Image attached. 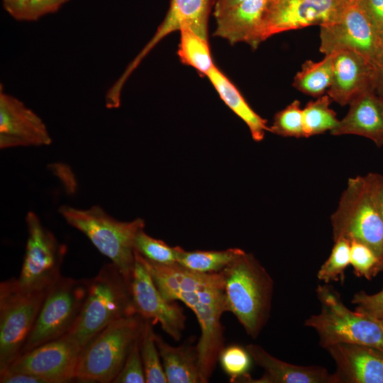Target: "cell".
I'll list each match as a JSON object with an SVG mask.
<instances>
[{"label":"cell","instance_id":"ac0fdd59","mask_svg":"<svg viewBox=\"0 0 383 383\" xmlns=\"http://www.w3.org/2000/svg\"><path fill=\"white\" fill-rule=\"evenodd\" d=\"M252 360L265 372L253 379L248 374L236 382L248 383H339L335 373H330L319 366H300L279 360L267 353L260 345L249 344L245 346Z\"/></svg>","mask_w":383,"mask_h":383},{"label":"cell","instance_id":"ab89813d","mask_svg":"<svg viewBox=\"0 0 383 383\" xmlns=\"http://www.w3.org/2000/svg\"><path fill=\"white\" fill-rule=\"evenodd\" d=\"M30 0H3L6 11L13 18L21 21L23 14Z\"/></svg>","mask_w":383,"mask_h":383},{"label":"cell","instance_id":"60d3db41","mask_svg":"<svg viewBox=\"0 0 383 383\" xmlns=\"http://www.w3.org/2000/svg\"><path fill=\"white\" fill-rule=\"evenodd\" d=\"M244 0H218L215 9V16L233 8Z\"/></svg>","mask_w":383,"mask_h":383},{"label":"cell","instance_id":"4316f807","mask_svg":"<svg viewBox=\"0 0 383 383\" xmlns=\"http://www.w3.org/2000/svg\"><path fill=\"white\" fill-rule=\"evenodd\" d=\"M140 335V354L147 383L167 382L160 355L155 341L154 325L150 320L144 319Z\"/></svg>","mask_w":383,"mask_h":383},{"label":"cell","instance_id":"484cf974","mask_svg":"<svg viewBox=\"0 0 383 383\" xmlns=\"http://www.w3.org/2000/svg\"><path fill=\"white\" fill-rule=\"evenodd\" d=\"M332 99L328 94L309 101L302 109L303 125L305 138L330 132L338 122L335 112L330 108Z\"/></svg>","mask_w":383,"mask_h":383},{"label":"cell","instance_id":"44dd1931","mask_svg":"<svg viewBox=\"0 0 383 383\" xmlns=\"http://www.w3.org/2000/svg\"><path fill=\"white\" fill-rule=\"evenodd\" d=\"M155 341L168 383H201L198 350L192 340L172 346L155 334Z\"/></svg>","mask_w":383,"mask_h":383},{"label":"cell","instance_id":"b9f144b4","mask_svg":"<svg viewBox=\"0 0 383 383\" xmlns=\"http://www.w3.org/2000/svg\"><path fill=\"white\" fill-rule=\"evenodd\" d=\"M381 271H383V250L382 252V254L379 258L378 264L375 269V274L376 275Z\"/></svg>","mask_w":383,"mask_h":383},{"label":"cell","instance_id":"ffe728a7","mask_svg":"<svg viewBox=\"0 0 383 383\" xmlns=\"http://www.w3.org/2000/svg\"><path fill=\"white\" fill-rule=\"evenodd\" d=\"M345 116L331 131L333 135H357L383 146V101L373 91H365L350 103Z\"/></svg>","mask_w":383,"mask_h":383},{"label":"cell","instance_id":"52a82bcc","mask_svg":"<svg viewBox=\"0 0 383 383\" xmlns=\"http://www.w3.org/2000/svg\"><path fill=\"white\" fill-rule=\"evenodd\" d=\"M331 220L333 241L339 238L358 241L379 258L383 250V221L365 176L348 179Z\"/></svg>","mask_w":383,"mask_h":383},{"label":"cell","instance_id":"4fadbf2b","mask_svg":"<svg viewBox=\"0 0 383 383\" xmlns=\"http://www.w3.org/2000/svg\"><path fill=\"white\" fill-rule=\"evenodd\" d=\"M320 38V51L325 55L353 50L374 64L381 50L375 29L357 1L348 4L334 22L321 26Z\"/></svg>","mask_w":383,"mask_h":383},{"label":"cell","instance_id":"9c48e42d","mask_svg":"<svg viewBox=\"0 0 383 383\" xmlns=\"http://www.w3.org/2000/svg\"><path fill=\"white\" fill-rule=\"evenodd\" d=\"M88 282L61 276L50 287L21 354L69 332L85 300Z\"/></svg>","mask_w":383,"mask_h":383},{"label":"cell","instance_id":"ee69618b","mask_svg":"<svg viewBox=\"0 0 383 383\" xmlns=\"http://www.w3.org/2000/svg\"><path fill=\"white\" fill-rule=\"evenodd\" d=\"M353 1H356L357 0H353Z\"/></svg>","mask_w":383,"mask_h":383},{"label":"cell","instance_id":"7a4b0ae2","mask_svg":"<svg viewBox=\"0 0 383 383\" xmlns=\"http://www.w3.org/2000/svg\"><path fill=\"white\" fill-rule=\"evenodd\" d=\"M223 272L226 311L236 317L248 335L257 338L269 318L272 279L255 257L245 251Z\"/></svg>","mask_w":383,"mask_h":383},{"label":"cell","instance_id":"1f68e13d","mask_svg":"<svg viewBox=\"0 0 383 383\" xmlns=\"http://www.w3.org/2000/svg\"><path fill=\"white\" fill-rule=\"evenodd\" d=\"M379 257L367 245L358 241L350 242V264L358 277L367 279L376 276Z\"/></svg>","mask_w":383,"mask_h":383},{"label":"cell","instance_id":"7bdbcfd3","mask_svg":"<svg viewBox=\"0 0 383 383\" xmlns=\"http://www.w3.org/2000/svg\"><path fill=\"white\" fill-rule=\"evenodd\" d=\"M379 320L380 321V322H381V323H382V325L383 326V318H381V319H379Z\"/></svg>","mask_w":383,"mask_h":383},{"label":"cell","instance_id":"5bb4252c","mask_svg":"<svg viewBox=\"0 0 383 383\" xmlns=\"http://www.w3.org/2000/svg\"><path fill=\"white\" fill-rule=\"evenodd\" d=\"M130 286L135 313L153 324L160 323L167 334L179 340L186 326L183 309L176 301L163 297L148 270L136 257Z\"/></svg>","mask_w":383,"mask_h":383},{"label":"cell","instance_id":"836d02e7","mask_svg":"<svg viewBox=\"0 0 383 383\" xmlns=\"http://www.w3.org/2000/svg\"><path fill=\"white\" fill-rule=\"evenodd\" d=\"M351 302L355 305L356 311L374 318H383V287L373 294L360 291L353 296Z\"/></svg>","mask_w":383,"mask_h":383},{"label":"cell","instance_id":"6da1fadb","mask_svg":"<svg viewBox=\"0 0 383 383\" xmlns=\"http://www.w3.org/2000/svg\"><path fill=\"white\" fill-rule=\"evenodd\" d=\"M135 257L148 270L157 288L169 301H180L194 313L201 335L196 347L201 383L209 382L225 347L221 317L226 311L223 272L203 273L182 265H162L143 257Z\"/></svg>","mask_w":383,"mask_h":383},{"label":"cell","instance_id":"e0dca14e","mask_svg":"<svg viewBox=\"0 0 383 383\" xmlns=\"http://www.w3.org/2000/svg\"><path fill=\"white\" fill-rule=\"evenodd\" d=\"M339 383H383V351L366 345L337 343L326 348Z\"/></svg>","mask_w":383,"mask_h":383},{"label":"cell","instance_id":"3957f363","mask_svg":"<svg viewBox=\"0 0 383 383\" xmlns=\"http://www.w3.org/2000/svg\"><path fill=\"white\" fill-rule=\"evenodd\" d=\"M133 314L130 282L114 264H106L89 279L85 300L67 333L82 348L112 322Z\"/></svg>","mask_w":383,"mask_h":383},{"label":"cell","instance_id":"7402d4cb","mask_svg":"<svg viewBox=\"0 0 383 383\" xmlns=\"http://www.w3.org/2000/svg\"><path fill=\"white\" fill-rule=\"evenodd\" d=\"M206 77L222 101L248 126L252 139L261 141L269 131L267 120L259 116L245 101L234 84L214 65Z\"/></svg>","mask_w":383,"mask_h":383},{"label":"cell","instance_id":"d6986e66","mask_svg":"<svg viewBox=\"0 0 383 383\" xmlns=\"http://www.w3.org/2000/svg\"><path fill=\"white\" fill-rule=\"evenodd\" d=\"M268 0H244L216 16L214 35L231 43L244 42L256 48Z\"/></svg>","mask_w":383,"mask_h":383},{"label":"cell","instance_id":"30bf717a","mask_svg":"<svg viewBox=\"0 0 383 383\" xmlns=\"http://www.w3.org/2000/svg\"><path fill=\"white\" fill-rule=\"evenodd\" d=\"M26 223L28 238L17 282L28 289L49 288L61 277L67 246L57 240L34 212L26 214Z\"/></svg>","mask_w":383,"mask_h":383},{"label":"cell","instance_id":"f35d334b","mask_svg":"<svg viewBox=\"0 0 383 383\" xmlns=\"http://www.w3.org/2000/svg\"><path fill=\"white\" fill-rule=\"evenodd\" d=\"M374 79L373 91L378 96L383 99V45L374 62Z\"/></svg>","mask_w":383,"mask_h":383},{"label":"cell","instance_id":"cb8c5ba5","mask_svg":"<svg viewBox=\"0 0 383 383\" xmlns=\"http://www.w3.org/2000/svg\"><path fill=\"white\" fill-rule=\"evenodd\" d=\"M243 251L236 248L223 250L187 251L179 246L177 263L195 272H217L222 271Z\"/></svg>","mask_w":383,"mask_h":383},{"label":"cell","instance_id":"9a60e30c","mask_svg":"<svg viewBox=\"0 0 383 383\" xmlns=\"http://www.w3.org/2000/svg\"><path fill=\"white\" fill-rule=\"evenodd\" d=\"M52 138L42 118L16 97L0 91V148L49 145Z\"/></svg>","mask_w":383,"mask_h":383},{"label":"cell","instance_id":"5b68a950","mask_svg":"<svg viewBox=\"0 0 383 383\" xmlns=\"http://www.w3.org/2000/svg\"><path fill=\"white\" fill-rule=\"evenodd\" d=\"M144 321L137 313L125 316L112 322L93 337L82 348L75 380L113 382L140 338Z\"/></svg>","mask_w":383,"mask_h":383},{"label":"cell","instance_id":"277c9868","mask_svg":"<svg viewBox=\"0 0 383 383\" xmlns=\"http://www.w3.org/2000/svg\"><path fill=\"white\" fill-rule=\"evenodd\" d=\"M58 211L69 225L84 233L131 281L135 262L134 241L138 232L145 228L143 219L121 221L99 206L80 209L62 205Z\"/></svg>","mask_w":383,"mask_h":383},{"label":"cell","instance_id":"e575fe53","mask_svg":"<svg viewBox=\"0 0 383 383\" xmlns=\"http://www.w3.org/2000/svg\"><path fill=\"white\" fill-rule=\"evenodd\" d=\"M69 0H30L21 21H37L45 15L57 11Z\"/></svg>","mask_w":383,"mask_h":383},{"label":"cell","instance_id":"2e32d148","mask_svg":"<svg viewBox=\"0 0 383 383\" xmlns=\"http://www.w3.org/2000/svg\"><path fill=\"white\" fill-rule=\"evenodd\" d=\"M333 55V79L327 91L332 101L345 106L361 94L373 91L374 66L371 60L353 50Z\"/></svg>","mask_w":383,"mask_h":383},{"label":"cell","instance_id":"603a6c76","mask_svg":"<svg viewBox=\"0 0 383 383\" xmlns=\"http://www.w3.org/2000/svg\"><path fill=\"white\" fill-rule=\"evenodd\" d=\"M333 73V54L318 62L306 60L295 75L293 86L305 94L319 97L331 85Z\"/></svg>","mask_w":383,"mask_h":383},{"label":"cell","instance_id":"d590c367","mask_svg":"<svg viewBox=\"0 0 383 383\" xmlns=\"http://www.w3.org/2000/svg\"><path fill=\"white\" fill-rule=\"evenodd\" d=\"M372 22L378 38L383 45V0H357Z\"/></svg>","mask_w":383,"mask_h":383},{"label":"cell","instance_id":"d6a6232c","mask_svg":"<svg viewBox=\"0 0 383 383\" xmlns=\"http://www.w3.org/2000/svg\"><path fill=\"white\" fill-rule=\"evenodd\" d=\"M113 382H146L145 374L140 354V336L133 345L121 370L113 379Z\"/></svg>","mask_w":383,"mask_h":383},{"label":"cell","instance_id":"4dcf8cb0","mask_svg":"<svg viewBox=\"0 0 383 383\" xmlns=\"http://www.w3.org/2000/svg\"><path fill=\"white\" fill-rule=\"evenodd\" d=\"M252 357L246 348L239 345H230L221 351L218 362L223 372L230 377L231 382H236L248 374Z\"/></svg>","mask_w":383,"mask_h":383},{"label":"cell","instance_id":"8d00e7d4","mask_svg":"<svg viewBox=\"0 0 383 383\" xmlns=\"http://www.w3.org/2000/svg\"><path fill=\"white\" fill-rule=\"evenodd\" d=\"M370 193L383 221V174L370 172L365 175Z\"/></svg>","mask_w":383,"mask_h":383},{"label":"cell","instance_id":"8992f818","mask_svg":"<svg viewBox=\"0 0 383 383\" xmlns=\"http://www.w3.org/2000/svg\"><path fill=\"white\" fill-rule=\"evenodd\" d=\"M316 292L321 311L307 318L304 325L316 331L322 348L355 343L383 351V326L379 319L350 310L340 294L327 284L318 285Z\"/></svg>","mask_w":383,"mask_h":383},{"label":"cell","instance_id":"d4e9b609","mask_svg":"<svg viewBox=\"0 0 383 383\" xmlns=\"http://www.w3.org/2000/svg\"><path fill=\"white\" fill-rule=\"evenodd\" d=\"M179 31L180 40L177 54L181 62L206 76L214 65L208 40L201 38L187 27L182 28Z\"/></svg>","mask_w":383,"mask_h":383},{"label":"cell","instance_id":"8fae6325","mask_svg":"<svg viewBox=\"0 0 383 383\" xmlns=\"http://www.w3.org/2000/svg\"><path fill=\"white\" fill-rule=\"evenodd\" d=\"M82 346L66 333L21 354L5 370L39 377L46 383H65L75 380Z\"/></svg>","mask_w":383,"mask_h":383},{"label":"cell","instance_id":"f1b7e54d","mask_svg":"<svg viewBox=\"0 0 383 383\" xmlns=\"http://www.w3.org/2000/svg\"><path fill=\"white\" fill-rule=\"evenodd\" d=\"M349 264H350V242L347 239L339 238L334 241L331 252L320 267L317 277L325 284L343 279L344 271Z\"/></svg>","mask_w":383,"mask_h":383},{"label":"cell","instance_id":"ba28073f","mask_svg":"<svg viewBox=\"0 0 383 383\" xmlns=\"http://www.w3.org/2000/svg\"><path fill=\"white\" fill-rule=\"evenodd\" d=\"M49 289H26L16 278L1 282L0 372L21 354Z\"/></svg>","mask_w":383,"mask_h":383},{"label":"cell","instance_id":"f546056e","mask_svg":"<svg viewBox=\"0 0 383 383\" xmlns=\"http://www.w3.org/2000/svg\"><path fill=\"white\" fill-rule=\"evenodd\" d=\"M269 131L283 137H304L302 109L300 102L294 100L274 117Z\"/></svg>","mask_w":383,"mask_h":383},{"label":"cell","instance_id":"f6af8a7d","mask_svg":"<svg viewBox=\"0 0 383 383\" xmlns=\"http://www.w3.org/2000/svg\"><path fill=\"white\" fill-rule=\"evenodd\" d=\"M381 99H382V98H381ZM382 99V101H383V99Z\"/></svg>","mask_w":383,"mask_h":383},{"label":"cell","instance_id":"74e56055","mask_svg":"<svg viewBox=\"0 0 383 383\" xmlns=\"http://www.w3.org/2000/svg\"><path fill=\"white\" fill-rule=\"evenodd\" d=\"M1 383H46L42 378L25 372H0Z\"/></svg>","mask_w":383,"mask_h":383},{"label":"cell","instance_id":"83f0119b","mask_svg":"<svg viewBox=\"0 0 383 383\" xmlns=\"http://www.w3.org/2000/svg\"><path fill=\"white\" fill-rule=\"evenodd\" d=\"M134 250L153 262L172 265L177 263L179 246L171 247L164 241L148 235L142 229L135 238Z\"/></svg>","mask_w":383,"mask_h":383},{"label":"cell","instance_id":"7c38bea8","mask_svg":"<svg viewBox=\"0 0 383 383\" xmlns=\"http://www.w3.org/2000/svg\"><path fill=\"white\" fill-rule=\"evenodd\" d=\"M353 0H268L260 42L270 36L310 26L334 22Z\"/></svg>","mask_w":383,"mask_h":383}]
</instances>
